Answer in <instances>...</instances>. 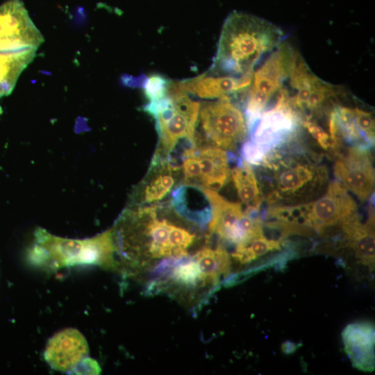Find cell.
<instances>
[{
	"label": "cell",
	"mask_w": 375,
	"mask_h": 375,
	"mask_svg": "<svg viewBox=\"0 0 375 375\" xmlns=\"http://www.w3.org/2000/svg\"><path fill=\"white\" fill-rule=\"evenodd\" d=\"M336 179L361 201L369 200L374 191V169L371 149L347 147L333 155Z\"/></svg>",
	"instance_id": "8fae6325"
},
{
	"label": "cell",
	"mask_w": 375,
	"mask_h": 375,
	"mask_svg": "<svg viewBox=\"0 0 375 375\" xmlns=\"http://www.w3.org/2000/svg\"><path fill=\"white\" fill-rule=\"evenodd\" d=\"M199 108V103L188 96L178 81H172L164 97L149 101L143 110L156 121L159 147L155 155L165 158L181 140L195 143Z\"/></svg>",
	"instance_id": "277c9868"
},
{
	"label": "cell",
	"mask_w": 375,
	"mask_h": 375,
	"mask_svg": "<svg viewBox=\"0 0 375 375\" xmlns=\"http://www.w3.org/2000/svg\"><path fill=\"white\" fill-rule=\"evenodd\" d=\"M284 243L268 238L263 233L246 243L235 246L232 257L242 264L248 263L270 251L280 250Z\"/></svg>",
	"instance_id": "d6986e66"
},
{
	"label": "cell",
	"mask_w": 375,
	"mask_h": 375,
	"mask_svg": "<svg viewBox=\"0 0 375 375\" xmlns=\"http://www.w3.org/2000/svg\"><path fill=\"white\" fill-rule=\"evenodd\" d=\"M302 126L306 128L321 148L326 151L329 149L331 144L330 137L322 126H319L315 121L310 119L303 120Z\"/></svg>",
	"instance_id": "603a6c76"
},
{
	"label": "cell",
	"mask_w": 375,
	"mask_h": 375,
	"mask_svg": "<svg viewBox=\"0 0 375 375\" xmlns=\"http://www.w3.org/2000/svg\"><path fill=\"white\" fill-rule=\"evenodd\" d=\"M172 81L165 76L156 74L143 75L133 81L126 80V82H135V85L142 88L144 94L149 101L164 97L167 93Z\"/></svg>",
	"instance_id": "ffe728a7"
},
{
	"label": "cell",
	"mask_w": 375,
	"mask_h": 375,
	"mask_svg": "<svg viewBox=\"0 0 375 375\" xmlns=\"http://www.w3.org/2000/svg\"><path fill=\"white\" fill-rule=\"evenodd\" d=\"M231 163V176L246 211H260L263 199L256 174L250 165L237 157Z\"/></svg>",
	"instance_id": "2e32d148"
},
{
	"label": "cell",
	"mask_w": 375,
	"mask_h": 375,
	"mask_svg": "<svg viewBox=\"0 0 375 375\" xmlns=\"http://www.w3.org/2000/svg\"><path fill=\"white\" fill-rule=\"evenodd\" d=\"M302 122V117L290 102L288 90L281 88L274 106L265 110L248 132L250 140L267 153L297 136Z\"/></svg>",
	"instance_id": "ba28073f"
},
{
	"label": "cell",
	"mask_w": 375,
	"mask_h": 375,
	"mask_svg": "<svg viewBox=\"0 0 375 375\" xmlns=\"http://www.w3.org/2000/svg\"><path fill=\"white\" fill-rule=\"evenodd\" d=\"M42 42L21 0H8L0 6V99L12 92Z\"/></svg>",
	"instance_id": "3957f363"
},
{
	"label": "cell",
	"mask_w": 375,
	"mask_h": 375,
	"mask_svg": "<svg viewBox=\"0 0 375 375\" xmlns=\"http://www.w3.org/2000/svg\"><path fill=\"white\" fill-rule=\"evenodd\" d=\"M174 171L166 158L154 155L148 176L134 193L135 201L150 203L160 201L174 185L172 175Z\"/></svg>",
	"instance_id": "9a60e30c"
},
{
	"label": "cell",
	"mask_w": 375,
	"mask_h": 375,
	"mask_svg": "<svg viewBox=\"0 0 375 375\" xmlns=\"http://www.w3.org/2000/svg\"><path fill=\"white\" fill-rule=\"evenodd\" d=\"M197 262L202 283H216L222 275H227L231 269L228 251L222 245L216 249L205 247L192 258Z\"/></svg>",
	"instance_id": "e0dca14e"
},
{
	"label": "cell",
	"mask_w": 375,
	"mask_h": 375,
	"mask_svg": "<svg viewBox=\"0 0 375 375\" xmlns=\"http://www.w3.org/2000/svg\"><path fill=\"white\" fill-rule=\"evenodd\" d=\"M328 128L332 155L347 147L371 149L374 144L372 115L358 107L335 104L329 110Z\"/></svg>",
	"instance_id": "9c48e42d"
},
{
	"label": "cell",
	"mask_w": 375,
	"mask_h": 375,
	"mask_svg": "<svg viewBox=\"0 0 375 375\" xmlns=\"http://www.w3.org/2000/svg\"><path fill=\"white\" fill-rule=\"evenodd\" d=\"M195 155L201 172V187L219 190L231 177L229 151L211 145L197 148Z\"/></svg>",
	"instance_id": "5bb4252c"
},
{
	"label": "cell",
	"mask_w": 375,
	"mask_h": 375,
	"mask_svg": "<svg viewBox=\"0 0 375 375\" xmlns=\"http://www.w3.org/2000/svg\"><path fill=\"white\" fill-rule=\"evenodd\" d=\"M344 351L353 366L363 372L374 369V326L369 322L348 324L342 333Z\"/></svg>",
	"instance_id": "7c38bea8"
},
{
	"label": "cell",
	"mask_w": 375,
	"mask_h": 375,
	"mask_svg": "<svg viewBox=\"0 0 375 375\" xmlns=\"http://www.w3.org/2000/svg\"><path fill=\"white\" fill-rule=\"evenodd\" d=\"M283 33L276 26L258 17L240 12L225 20L209 74L243 76L267 53L281 44Z\"/></svg>",
	"instance_id": "7a4b0ae2"
},
{
	"label": "cell",
	"mask_w": 375,
	"mask_h": 375,
	"mask_svg": "<svg viewBox=\"0 0 375 375\" xmlns=\"http://www.w3.org/2000/svg\"><path fill=\"white\" fill-rule=\"evenodd\" d=\"M294 51L281 44L252 76L245 105L244 119L247 130L258 120L271 99L282 88L288 77Z\"/></svg>",
	"instance_id": "5b68a950"
},
{
	"label": "cell",
	"mask_w": 375,
	"mask_h": 375,
	"mask_svg": "<svg viewBox=\"0 0 375 375\" xmlns=\"http://www.w3.org/2000/svg\"><path fill=\"white\" fill-rule=\"evenodd\" d=\"M252 74L243 76H217L204 73L196 77L178 81L185 92L201 98H222L247 88L251 82Z\"/></svg>",
	"instance_id": "4fadbf2b"
},
{
	"label": "cell",
	"mask_w": 375,
	"mask_h": 375,
	"mask_svg": "<svg viewBox=\"0 0 375 375\" xmlns=\"http://www.w3.org/2000/svg\"><path fill=\"white\" fill-rule=\"evenodd\" d=\"M207 197L212 210L209 231L235 246L246 243L263 234L260 215H253L242 210L240 203L230 201L215 190L200 187Z\"/></svg>",
	"instance_id": "8992f818"
},
{
	"label": "cell",
	"mask_w": 375,
	"mask_h": 375,
	"mask_svg": "<svg viewBox=\"0 0 375 375\" xmlns=\"http://www.w3.org/2000/svg\"><path fill=\"white\" fill-rule=\"evenodd\" d=\"M240 151L243 160L256 166L260 165L267 153L261 146L250 139L243 143Z\"/></svg>",
	"instance_id": "7402d4cb"
},
{
	"label": "cell",
	"mask_w": 375,
	"mask_h": 375,
	"mask_svg": "<svg viewBox=\"0 0 375 375\" xmlns=\"http://www.w3.org/2000/svg\"><path fill=\"white\" fill-rule=\"evenodd\" d=\"M303 208L307 226L319 234L338 226L358 212L355 200L338 180L329 182L320 197L303 203Z\"/></svg>",
	"instance_id": "30bf717a"
},
{
	"label": "cell",
	"mask_w": 375,
	"mask_h": 375,
	"mask_svg": "<svg viewBox=\"0 0 375 375\" xmlns=\"http://www.w3.org/2000/svg\"><path fill=\"white\" fill-rule=\"evenodd\" d=\"M198 117L203 138L213 146L232 151L245 140L244 117L228 97L203 103Z\"/></svg>",
	"instance_id": "52a82bcc"
},
{
	"label": "cell",
	"mask_w": 375,
	"mask_h": 375,
	"mask_svg": "<svg viewBox=\"0 0 375 375\" xmlns=\"http://www.w3.org/2000/svg\"><path fill=\"white\" fill-rule=\"evenodd\" d=\"M172 278L176 282L185 285H194L201 281L197 262L193 258H188V257L176 265L172 273Z\"/></svg>",
	"instance_id": "44dd1931"
},
{
	"label": "cell",
	"mask_w": 375,
	"mask_h": 375,
	"mask_svg": "<svg viewBox=\"0 0 375 375\" xmlns=\"http://www.w3.org/2000/svg\"><path fill=\"white\" fill-rule=\"evenodd\" d=\"M258 167L257 180L267 206L313 201L329 183L322 156L299 142V135L268 151Z\"/></svg>",
	"instance_id": "6da1fadb"
},
{
	"label": "cell",
	"mask_w": 375,
	"mask_h": 375,
	"mask_svg": "<svg viewBox=\"0 0 375 375\" xmlns=\"http://www.w3.org/2000/svg\"><path fill=\"white\" fill-rule=\"evenodd\" d=\"M65 333L67 344L63 333L59 334L53 338L46 351L47 356L53 355L49 357L53 360L51 363L54 367H67V365L72 364L73 360L78 358L73 355H78L80 353V349H75L85 347V344H82L83 338L81 339L79 334L69 331Z\"/></svg>",
	"instance_id": "ac0fdd59"
}]
</instances>
